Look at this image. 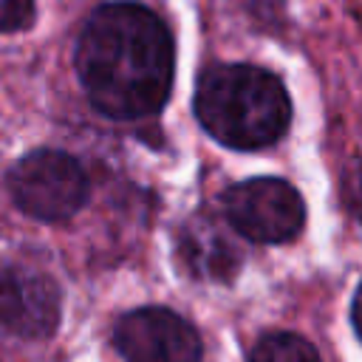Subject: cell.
<instances>
[{"mask_svg": "<svg viewBox=\"0 0 362 362\" xmlns=\"http://www.w3.org/2000/svg\"><path fill=\"white\" fill-rule=\"evenodd\" d=\"M175 48L164 20L139 3H105L76 40V74L88 102L107 119H144L164 107Z\"/></svg>", "mask_w": 362, "mask_h": 362, "instance_id": "cell-1", "label": "cell"}, {"mask_svg": "<svg viewBox=\"0 0 362 362\" xmlns=\"http://www.w3.org/2000/svg\"><path fill=\"white\" fill-rule=\"evenodd\" d=\"M195 116L204 130L232 150L274 144L291 122L283 82L257 65H212L195 85Z\"/></svg>", "mask_w": 362, "mask_h": 362, "instance_id": "cell-2", "label": "cell"}, {"mask_svg": "<svg viewBox=\"0 0 362 362\" xmlns=\"http://www.w3.org/2000/svg\"><path fill=\"white\" fill-rule=\"evenodd\" d=\"M6 181L14 204L37 221H65L76 215L90 192L82 164L54 147L25 153L8 170Z\"/></svg>", "mask_w": 362, "mask_h": 362, "instance_id": "cell-3", "label": "cell"}, {"mask_svg": "<svg viewBox=\"0 0 362 362\" xmlns=\"http://www.w3.org/2000/svg\"><path fill=\"white\" fill-rule=\"evenodd\" d=\"M223 212L232 229L252 243H286L297 238L305 223L300 192L288 181L272 175L232 184L223 192Z\"/></svg>", "mask_w": 362, "mask_h": 362, "instance_id": "cell-4", "label": "cell"}, {"mask_svg": "<svg viewBox=\"0 0 362 362\" xmlns=\"http://www.w3.org/2000/svg\"><path fill=\"white\" fill-rule=\"evenodd\" d=\"M113 345L124 362H201L198 331L173 308L144 305L119 317Z\"/></svg>", "mask_w": 362, "mask_h": 362, "instance_id": "cell-5", "label": "cell"}, {"mask_svg": "<svg viewBox=\"0 0 362 362\" xmlns=\"http://www.w3.org/2000/svg\"><path fill=\"white\" fill-rule=\"evenodd\" d=\"M57 283L28 266L0 269V325L23 339H48L59 325Z\"/></svg>", "mask_w": 362, "mask_h": 362, "instance_id": "cell-6", "label": "cell"}, {"mask_svg": "<svg viewBox=\"0 0 362 362\" xmlns=\"http://www.w3.org/2000/svg\"><path fill=\"white\" fill-rule=\"evenodd\" d=\"M184 255L189 260V266L195 269V274L201 277H229L238 269V249L235 243L221 235L215 229V223H204V226H189L187 240H184Z\"/></svg>", "mask_w": 362, "mask_h": 362, "instance_id": "cell-7", "label": "cell"}, {"mask_svg": "<svg viewBox=\"0 0 362 362\" xmlns=\"http://www.w3.org/2000/svg\"><path fill=\"white\" fill-rule=\"evenodd\" d=\"M249 362H320L317 348L291 331H274L255 342Z\"/></svg>", "mask_w": 362, "mask_h": 362, "instance_id": "cell-8", "label": "cell"}, {"mask_svg": "<svg viewBox=\"0 0 362 362\" xmlns=\"http://www.w3.org/2000/svg\"><path fill=\"white\" fill-rule=\"evenodd\" d=\"M34 23V0H0V34L23 31Z\"/></svg>", "mask_w": 362, "mask_h": 362, "instance_id": "cell-9", "label": "cell"}, {"mask_svg": "<svg viewBox=\"0 0 362 362\" xmlns=\"http://www.w3.org/2000/svg\"><path fill=\"white\" fill-rule=\"evenodd\" d=\"M339 192H342V204L348 206V212L356 221H362V158H356L345 167Z\"/></svg>", "mask_w": 362, "mask_h": 362, "instance_id": "cell-10", "label": "cell"}, {"mask_svg": "<svg viewBox=\"0 0 362 362\" xmlns=\"http://www.w3.org/2000/svg\"><path fill=\"white\" fill-rule=\"evenodd\" d=\"M351 322H354L356 337L362 339V283H359V288L354 294V303H351Z\"/></svg>", "mask_w": 362, "mask_h": 362, "instance_id": "cell-11", "label": "cell"}]
</instances>
